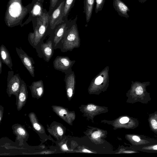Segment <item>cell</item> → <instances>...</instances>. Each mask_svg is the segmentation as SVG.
<instances>
[{"label":"cell","mask_w":157,"mask_h":157,"mask_svg":"<svg viewBox=\"0 0 157 157\" xmlns=\"http://www.w3.org/2000/svg\"><path fill=\"white\" fill-rule=\"evenodd\" d=\"M22 0H9L5 13L4 21L6 25L12 28L22 24L24 19L31 10L33 3L26 6L23 5Z\"/></svg>","instance_id":"6da1fadb"},{"label":"cell","mask_w":157,"mask_h":157,"mask_svg":"<svg viewBox=\"0 0 157 157\" xmlns=\"http://www.w3.org/2000/svg\"><path fill=\"white\" fill-rule=\"evenodd\" d=\"M49 17L48 12L44 9L42 16L37 19L36 22L33 25V32L29 33L28 34V41L31 46L36 49V52L46 37L51 32Z\"/></svg>","instance_id":"7a4b0ae2"},{"label":"cell","mask_w":157,"mask_h":157,"mask_svg":"<svg viewBox=\"0 0 157 157\" xmlns=\"http://www.w3.org/2000/svg\"><path fill=\"white\" fill-rule=\"evenodd\" d=\"M77 15L73 20H71V24L66 31L63 39L60 50L62 52L71 51L76 46V41L79 39L78 30L76 22Z\"/></svg>","instance_id":"3957f363"},{"label":"cell","mask_w":157,"mask_h":157,"mask_svg":"<svg viewBox=\"0 0 157 157\" xmlns=\"http://www.w3.org/2000/svg\"><path fill=\"white\" fill-rule=\"evenodd\" d=\"M71 20H67L58 25L51 31L49 35V38L52 41L54 50L60 48L63 39L71 24Z\"/></svg>","instance_id":"277c9868"},{"label":"cell","mask_w":157,"mask_h":157,"mask_svg":"<svg viewBox=\"0 0 157 157\" xmlns=\"http://www.w3.org/2000/svg\"><path fill=\"white\" fill-rule=\"evenodd\" d=\"M66 0H59L49 15V23L51 31L58 25L63 22L64 6Z\"/></svg>","instance_id":"5b68a950"},{"label":"cell","mask_w":157,"mask_h":157,"mask_svg":"<svg viewBox=\"0 0 157 157\" xmlns=\"http://www.w3.org/2000/svg\"><path fill=\"white\" fill-rule=\"evenodd\" d=\"M22 79L18 74H14L13 71H8L7 92L9 95L19 94Z\"/></svg>","instance_id":"8992f818"},{"label":"cell","mask_w":157,"mask_h":157,"mask_svg":"<svg viewBox=\"0 0 157 157\" xmlns=\"http://www.w3.org/2000/svg\"><path fill=\"white\" fill-rule=\"evenodd\" d=\"M74 62L68 57L57 56L53 61V67L55 70L67 74L72 71L71 68Z\"/></svg>","instance_id":"52a82bcc"},{"label":"cell","mask_w":157,"mask_h":157,"mask_svg":"<svg viewBox=\"0 0 157 157\" xmlns=\"http://www.w3.org/2000/svg\"><path fill=\"white\" fill-rule=\"evenodd\" d=\"M33 5L32 8L29 12V16L28 19L22 23L21 27L28 24L32 21L33 25L36 22L37 19L43 15L44 9L43 8V3L39 2L37 0H33Z\"/></svg>","instance_id":"ba28073f"},{"label":"cell","mask_w":157,"mask_h":157,"mask_svg":"<svg viewBox=\"0 0 157 157\" xmlns=\"http://www.w3.org/2000/svg\"><path fill=\"white\" fill-rule=\"evenodd\" d=\"M17 54L22 63L31 75L35 77V62L32 57L29 56L21 48H15Z\"/></svg>","instance_id":"9c48e42d"},{"label":"cell","mask_w":157,"mask_h":157,"mask_svg":"<svg viewBox=\"0 0 157 157\" xmlns=\"http://www.w3.org/2000/svg\"><path fill=\"white\" fill-rule=\"evenodd\" d=\"M54 49L52 41L49 37L47 41L43 42L41 44L38 51L37 52L39 57L43 58L48 62L53 56Z\"/></svg>","instance_id":"30bf717a"},{"label":"cell","mask_w":157,"mask_h":157,"mask_svg":"<svg viewBox=\"0 0 157 157\" xmlns=\"http://www.w3.org/2000/svg\"><path fill=\"white\" fill-rule=\"evenodd\" d=\"M113 6L118 15L128 19L129 15L128 12L130 11L128 6L121 0H113Z\"/></svg>","instance_id":"8fae6325"},{"label":"cell","mask_w":157,"mask_h":157,"mask_svg":"<svg viewBox=\"0 0 157 157\" xmlns=\"http://www.w3.org/2000/svg\"><path fill=\"white\" fill-rule=\"evenodd\" d=\"M1 58L2 63L13 70V63L10 54L6 46L2 44L0 47Z\"/></svg>","instance_id":"7c38bea8"},{"label":"cell","mask_w":157,"mask_h":157,"mask_svg":"<svg viewBox=\"0 0 157 157\" xmlns=\"http://www.w3.org/2000/svg\"><path fill=\"white\" fill-rule=\"evenodd\" d=\"M29 87L33 95L40 97L44 93V85L42 80L33 82Z\"/></svg>","instance_id":"4fadbf2b"},{"label":"cell","mask_w":157,"mask_h":157,"mask_svg":"<svg viewBox=\"0 0 157 157\" xmlns=\"http://www.w3.org/2000/svg\"><path fill=\"white\" fill-rule=\"evenodd\" d=\"M95 0H84L83 13L85 14L86 21L88 23L91 17Z\"/></svg>","instance_id":"5bb4252c"},{"label":"cell","mask_w":157,"mask_h":157,"mask_svg":"<svg viewBox=\"0 0 157 157\" xmlns=\"http://www.w3.org/2000/svg\"><path fill=\"white\" fill-rule=\"evenodd\" d=\"M28 91L26 84L22 79L18 94V100L20 103L24 102L27 97Z\"/></svg>","instance_id":"9a60e30c"},{"label":"cell","mask_w":157,"mask_h":157,"mask_svg":"<svg viewBox=\"0 0 157 157\" xmlns=\"http://www.w3.org/2000/svg\"><path fill=\"white\" fill-rule=\"evenodd\" d=\"M76 0H66L64 6L63 20L68 19V16L74 6Z\"/></svg>","instance_id":"2e32d148"},{"label":"cell","mask_w":157,"mask_h":157,"mask_svg":"<svg viewBox=\"0 0 157 157\" xmlns=\"http://www.w3.org/2000/svg\"><path fill=\"white\" fill-rule=\"evenodd\" d=\"M106 0H96L95 12L96 13L102 10Z\"/></svg>","instance_id":"e0dca14e"},{"label":"cell","mask_w":157,"mask_h":157,"mask_svg":"<svg viewBox=\"0 0 157 157\" xmlns=\"http://www.w3.org/2000/svg\"><path fill=\"white\" fill-rule=\"evenodd\" d=\"M59 0H50L49 9L48 11L49 15H51Z\"/></svg>","instance_id":"ac0fdd59"},{"label":"cell","mask_w":157,"mask_h":157,"mask_svg":"<svg viewBox=\"0 0 157 157\" xmlns=\"http://www.w3.org/2000/svg\"><path fill=\"white\" fill-rule=\"evenodd\" d=\"M104 75L102 74L98 76L95 79L94 84L96 85H101L104 81Z\"/></svg>","instance_id":"d6986e66"},{"label":"cell","mask_w":157,"mask_h":157,"mask_svg":"<svg viewBox=\"0 0 157 157\" xmlns=\"http://www.w3.org/2000/svg\"><path fill=\"white\" fill-rule=\"evenodd\" d=\"M136 93L137 95H141L143 92V88L140 86H137L135 89Z\"/></svg>","instance_id":"ffe728a7"},{"label":"cell","mask_w":157,"mask_h":157,"mask_svg":"<svg viewBox=\"0 0 157 157\" xmlns=\"http://www.w3.org/2000/svg\"><path fill=\"white\" fill-rule=\"evenodd\" d=\"M101 134V132L99 131H95L92 134L91 136L93 138H97L99 137Z\"/></svg>","instance_id":"44dd1931"},{"label":"cell","mask_w":157,"mask_h":157,"mask_svg":"<svg viewBox=\"0 0 157 157\" xmlns=\"http://www.w3.org/2000/svg\"><path fill=\"white\" fill-rule=\"evenodd\" d=\"M58 114L61 117H65L66 116L67 112L65 109H62L59 110Z\"/></svg>","instance_id":"7402d4cb"},{"label":"cell","mask_w":157,"mask_h":157,"mask_svg":"<svg viewBox=\"0 0 157 157\" xmlns=\"http://www.w3.org/2000/svg\"><path fill=\"white\" fill-rule=\"evenodd\" d=\"M87 109L90 111H92L95 110L96 108V106L92 105H88L87 107Z\"/></svg>","instance_id":"603a6c76"},{"label":"cell","mask_w":157,"mask_h":157,"mask_svg":"<svg viewBox=\"0 0 157 157\" xmlns=\"http://www.w3.org/2000/svg\"><path fill=\"white\" fill-rule=\"evenodd\" d=\"M129 121V119L127 117H124L120 119V122L121 124H125L127 123Z\"/></svg>","instance_id":"cb8c5ba5"},{"label":"cell","mask_w":157,"mask_h":157,"mask_svg":"<svg viewBox=\"0 0 157 157\" xmlns=\"http://www.w3.org/2000/svg\"><path fill=\"white\" fill-rule=\"evenodd\" d=\"M17 133L20 135L23 136L25 134V131L22 128L19 127L17 129Z\"/></svg>","instance_id":"d4e9b609"},{"label":"cell","mask_w":157,"mask_h":157,"mask_svg":"<svg viewBox=\"0 0 157 157\" xmlns=\"http://www.w3.org/2000/svg\"><path fill=\"white\" fill-rule=\"evenodd\" d=\"M151 124L154 129H155L157 128V122L155 120L153 119L151 120Z\"/></svg>","instance_id":"484cf974"},{"label":"cell","mask_w":157,"mask_h":157,"mask_svg":"<svg viewBox=\"0 0 157 157\" xmlns=\"http://www.w3.org/2000/svg\"><path fill=\"white\" fill-rule=\"evenodd\" d=\"M57 131L58 134L60 136H62L63 134V131L62 128L60 127H58L57 128Z\"/></svg>","instance_id":"4316f807"},{"label":"cell","mask_w":157,"mask_h":157,"mask_svg":"<svg viewBox=\"0 0 157 157\" xmlns=\"http://www.w3.org/2000/svg\"><path fill=\"white\" fill-rule=\"evenodd\" d=\"M34 128L36 130H40L41 129V127L39 124L37 123H35L33 124Z\"/></svg>","instance_id":"83f0119b"},{"label":"cell","mask_w":157,"mask_h":157,"mask_svg":"<svg viewBox=\"0 0 157 157\" xmlns=\"http://www.w3.org/2000/svg\"><path fill=\"white\" fill-rule=\"evenodd\" d=\"M67 93L68 96L70 98L71 97L72 95L73 90L71 89H67Z\"/></svg>","instance_id":"f1b7e54d"},{"label":"cell","mask_w":157,"mask_h":157,"mask_svg":"<svg viewBox=\"0 0 157 157\" xmlns=\"http://www.w3.org/2000/svg\"><path fill=\"white\" fill-rule=\"evenodd\" d=\"M132 139L134 141L136 142H139L140 140V138L138 136H133L132 137Z\"/></svg>","instance_id":"f546056e"},{"label":"cell","mask_w":157,"mask_h":157,"mask_svg":"<svg viewBox=\"0 0 157 157\" xmlns=\"http://www.w3.org/2000/svg\"><path fill=\"white\" fill-rule=\"evenodd\" d=\"M2 61L1 59H0V74L2 72Z\"/></svg>","instance_id":"4dcf8cb0"},{"label":"cell","mask_w":157,"mask_h":157,"mask_svg":"<svg viewBox=\"0 0 157 157\" xmlns=\"http://www.w3.org/2000/svg\"><path fill=\"white\" fill-rule=\"evenodd\" d=\"M62 148L64 150H68V149L67 148V145L66 144H63L62 146Z\"/></svg>","instance_id":"1f68e13d"},{"label":"cell","mask_w":157,"mask_h":157,"mask_svg":"<svg viewBox=\"0 0 157 157\" xmlns=\"http://www.w3.org/2000/svg\"><path fill=\"white\" fill-rule=\"evenodd\" d=\"M82 151L85 152L92 153L91 151L86 149H84L82 150Z\"/></svg>","instance_id":"d6a6232c"},{"label":"cell","mask_w":157,"mask_h":157,"mask_svg":"<svg viewBox=\"0 0 157 157\" xmlns=\"http://www.w3.org/2000/svg\"><path fill=\"white\" fill-rule=\"evenodd\" d=\"M147 0H139V1L140 3H143L145 2Z\"/></svg>","instance_id":"836d02e7"},{"label":"cell","mask_w":157,"mask_h":157,"mask_svg":"<svg viewBox=\"0 0 157 157\" xmlns=\"http://www.w3.org/2000/svg\"><path fill=\"white\" fill-rule=\"evenodd\" d=\"M153 149L154 150H157V145H155L153 146Z\"/></svg>","instance_id":"e575fe53"},{"label":"cell","mask_w":157,"mask_h":157,"mask_svg":"<svg viewBox=\"0 0 157 157\" xmlns=\"http://www.w3.org/2000/svg\"><path fill=\"white\" fill-rule=\"evenodd\" d=\"M39 2L43 4L44 2V0H37Z\"/></svg>","instance_id":"d590c367"}]
</instances>
